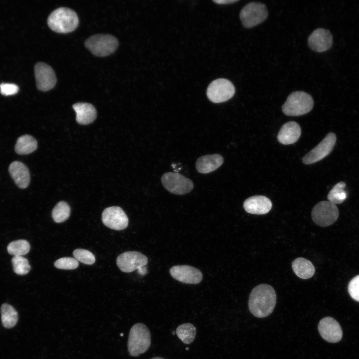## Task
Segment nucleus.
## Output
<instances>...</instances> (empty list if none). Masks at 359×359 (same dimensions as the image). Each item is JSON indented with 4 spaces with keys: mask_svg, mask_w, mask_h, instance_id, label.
<instances>
[{
    "mask_svg": "<svg viewBox=\"0 0 359 359\" xmlns=\"http://www.w3.org/2000/svg\"><path fill=\"white\" fill-rule=\"evenodd\" d=\"M276 295L272 287L261 284L254 287L250 293L248 307L250 312L257 318H264L271 314L276 305Z\"/></svg>",
    "mask_w": 359,
    "mask_h": 359,
    "instance_id": "1",
    "label": "nucleus"
},
{
    "mask_svg": "<svg viewBox=\"0 0 359 359\" xmlns=\"http://www.w3.org/2000/svg\"><path fill=\"white\" fill-rule=\"evenodd\" d=\"M47 23L53 31L66 33L74 31L77 28L79 19L74 10L62 7L56 9L50 14Z\"/></svg>",
    "mask_w": 359,
    "mask_h": 359,
    "instance_id": "2",
    "label": "nucleus"
},
{
    "mask_svg": "<svg viewBox=\"0 0 359 359\" xmlns=\"http://www.w3.org/2000/svg\"><path fill=\"white\" fill-rule=\"evenodd\" d=\"M151 334L143 323L134 324L131 328L128 340V350L133 357H138L148 350L151 345Z\"/></svg>",
    "mask_w": 359,
    "mask_h": 359,
    "instance_id": "3",
    "label": "nucleus"
},
{
    "mask_svg": "<svg viewBox=\"0 0 359 359\" xmlns=\"http://www.w3.org/2000/svg\"><path fill=\"white\" fill-rule=\"evenodd\" d=\"M313 106L314 101L310 94L303 91H296L289 95L282 110L286 115L297 116L309 113Z\"/></svg>",
    "mask_w": 359,
    "mask_h": 359,
    "instance_id": "4",
    "label": "nucleus"
},
{
    "mask_svg": "<svg viewBox=\"0 0 359 359\" xmlns=\"http://www.w3.org/2000/svg\"><path fill=\"white\" fill-rule=\"evenodd\" d=\"M118 41L113 35L98 34L92 35L85 42V45L94 55L104 57L113 53L118 46Z\"/></svg>",
    "mask_w": 359,
    "mask_h": 359,
    "instance_id": "5",
    "label": "nucleus"
},
{
    "mask_svg": "<svg viewBox=\"0 0 359 359\" xmlns=\"http://www.w3.org/2000/svg\"><path fill=\"white\" fill-rule=\"evenodd\" d=\"M268 10L262 3L251 2L245 5L241 10L239 17L242 25L246 28H251L264 21L267 17Z\"/></svg>",
    "mask_w": 359,
    "mask_h": 359,
    "instance_id": "6",
    "label": "nucleus"
},
{
    "mask_svg": "<svg viewBox=\"0 0 359 359\" xmlns=\"http://www.w3.org/2000/svg\"><path fill=\"white\" fill-rule=\"evenodd\" d=\"M339 214L337 205L329 201L318 202L313 208L311 213L314 222L322 227L332 225L338 218Z\"/></svg>",
    "mask_w": 359,
    "mask_h": 359,
    "instance_id": "7",
    "label": "nucleus"
},
{
    "mask_svg": "<svg viewBox=\"0 0 359 359\" xmlns=\"http://www.w3.org/2000/svg\"><path fill=\"white\" fill-rule=\"evenodd\" d=\"M235 92V87L229 80L219 78L210 83L206 94L210 101L219 103L229 100L233 96Z\"/></svg>",
    "mask_w": 359,
    "mask_h": 359,
    "instance_id": "8",
    "label": "nucleus"
},
{
    "mask_svg": "<svg viewBox=\"0 0 359 359\" xmlns=\"http://www.w3.org/2000/svg\"><path fill=\"white\" fill-rule=\"evenodd\" d=\"M161 182L167 190L178 195L186 194L193 187V182L189 179L177 173L164 174L161 178Z\"/></svg>",
    "mask_w": 359,
    "mask_h": 359,
    "instance_id": "9",
    "label": "nucleus"
},
{
    "mask_svg": "<svg viewBox=\"0 0 359 359\" xmlns=\"http://www.w3.org/2000/svg\"><path fill=\"white\" fill-rule=\"evenodd\" d=\"M337 137L334 133H329L325 138L303 158L305 164L309 165L321 161L329 155L335 145Z\"/></svg>",
    "mask_w": 359,
    "mask_h": 359,
    "instance_id": "10",
    "label": "nucleus"
},
{
    "mask_svg": "<svg viewBox=\"0 0 359 359\" xmlns=\"http://www.w3.org/2000/svg\"><path fill=\"white\" fill-rule=\"evenodd\" d=\"M148 261V258L145 255L138 251H130L119 255L116 263L122 271L130 273L145 266Z\"/></svg>",
    "mask_w": 359,
    "mask_h": 359,
    "instance_id": "11",
    "label": "nucleus"
},
{
    "mask_svg": "<svg viewBox=\"0 0 359 359\" xmlns=\"http://www.w3.org/2000/svg\"><path fill=\"white\" fill-rule=\"evenodd\" d=\"M102 221L105 226L116 230L125 229L129 222L127 215L119 206L105 208L102 214Z\"/></svg>",
    "mask_w": 359,
    "mask_h": 359,
    "instance_id": "12",
    "label": "nucleus"
},
{
    "mask_svg": "<svg viewBox=\"0 0 359 359\" xmlns=\"http://www.w3.org/2000/svg\"><path fill=\"white\" fill-rule=\"evenodd\" d=\"M35 77L37 88L42 91L52 89L56 84V77L53 69L47 64L38 62L34 66Z\"/></svg>",
    "mask_w": 359,
    "mask_h": 359,
    "instance_id": "13",
    "label": "nucleus"
},
{
    "mask_svg": "<svg viewBox=\"0 0 359 359\" xmlns=\"http://www.w3.org/2000/svg\"><path fill=\"white\" fill-rule=\"evenodd\" d=\"M170 273L176 280L185 284H198L202 279V274L200 271L189 265L173 266L170 269Z\"/></svg>",
    "mask_w": 359,
    "mask_h": 359,
    "instance_id": "14",
    "label": "nucleus"
},
{
    "mask_svg": "<svg viewBox=\"0 0 359 359\" xmlns=\"http://www.w3.org/2000/svg\"><path fill=\"white\" fill-rule=\"evenodd\" d=\"M318 328L322 338L328 342L337 343L342 338L343 332L340 325L332 317H327L321 319Z\"/></svg>",
    "mask_w": 359,
    "mask_h": 359,
    "instance_id": "15",
    "label": "nucleus"
},
{
    "mask_svg": "<svg viewBox=\"0 0 359 359\" xmlns=\"http://www.w3.org/2000/svg\"><path fill=\"white\" fill-rule=\"evenodd\" d=\"M333 41V36L329 30L324 28H317L309 36L308 44L313 51L322 52L331 48Z\"/></svg>",
    "mask_w": 359,
    "mask_h": 359,
    "instance_id": "16",
    "label": "nucleus"
},
{
    "mask_svg": "<svg viewBox=\"0 0 359 359\" xmlns=\"http://www.w3.org/2000/svg\"><path fill=\"white\" fill-rule=\"evenodd\" d=\"M243 207L249 213L264 214L271 210L272 202L265 196L255 195L247 198L243 203Z\"/></svg>",
    "mask_w": 359,
    "mask_h": 359,
    "instance_id": "17",
    "label": "nucleus"
},
{
    "mask_svg": "<svg viewBox=\"0 0 359 359\" xmlns=\"http://www.w3.org/2000/svg\"><path fill=\"white\" fill-rule=\"evenodd\" d=\"M10 175L15 184L20 188H25L30 182V173L27 167L19 161L12 162L8 168Z\"/></svg>",
    "mask_w": 359,
    "mask_h": 359,
    "instance_id": "18",
    "label": "nucleus"
},
{
    "mask_svg": "<svg viewBox=\"0 0 359 359\" xmlns=\"http://www.w3.org/2000/svg\"><path fill=\"white\" fill-rule=\"evenodd\" d=\"M301 134L299 125L296 122L290 121L282 126L278 133L277 139L283 145L292 144L297 141Z\"/></svg>",
    "mask_w": 359,
    "mask_h": 359,
    "instance_id": "19",
    "label": "nucleus"
},
{
    "mask_svg": "<svg viewBox=\"0 0 359 359\" xmlns=\"http://www.w3.org/2000/svg\"><path fill=\"white\" fill-rule=\"evenodd\" d=\"M223 163V158L219 154L202 156L195 163V168L198 172L202 174L211 173L218 168Z\"/></svg>",
    "mask_w": 359,
    "mask_h": 359,
    "instance_id": "20",
    "label": "nucleus"
},
{
    "mask_svg": "<svg viewBox=\"0 0 359 359\" xmlns=\"http://www.w3.org/2000/svg\"><path fill=\"white\" fill-rule=\"evenodd\" d=\"M73 109L76 113V120L78 123L87 125L93 122L96 118L95 108L87 103H77L73 105Z\"/></svg>",
    "mask_w": 359,
    "mask_h": 359,
    "instance_id": "21",
    "label": "nucleus"
},
{
    "mask_svg": "<svg viewBox=\"0 0 359 359\" xmlns=\"http://www.w3.org/2000/svg\"><path fill=\"white\" fill-rule=\"evenodd\" d=\"M292 267L295 274L300 278L307 279L312 277L315 272L313 264L304 258H298L292 262Z\"/></svg>",
    "mask_w": 359,
    "mask_h": 359,
    "instance_id": "22",
    "label": "nucleus"
},
{
    "mask_svg": "<svg viewBox=\"0 0 359 359\" xmlns=\"http://www.w3.org/2000/svg\"><path fill=\"white\" fill-rule=\"evenodd\" d=\"M37 147V141L32 136L24 135L18 138L14 150L17 154L27 155L34 152Z\"/></svg>",
    "mask_w": 359,
    "mask_h": 359,
    "instance_id": "23",
    "label": "nucleus"
},
{
    "mask_svg": "<svg viewBox=\"0 0 359 359\" xmlns=\"http://www.w3.org/2000/svg\"><path fill=\"white\" fill-rule=\"evenodd\" d=\"M1 321L2 326L6 329L14 327L18 319V313L11 305L3 303L0 307Z\"/></svg>",
    "mask_w": 359,
    "mask_h": 359,
    "instance_id": "24",
    "label": "nucleus"
},
{
    "mask_svg": "<svg viewBox=\"0 0 359 359\" xmlns=\"http://www.w3.org/2000/svg\"><path fill=\"white\" fill-rule=\"evenodd\" d=\"M176 332L178 338L183 343L189 344L194 340L196 329L190 323H184L179 326Z\"/></svg>",
    "mask_w": 359,
    "mask_h": 359,
    "instance_id": "25",
    "label": "nucleus"
},
{
    "mask_svg": "<svg viewBox=\"0 0 359 359\" xmlns=\"http://www.w3.org/2000/svg\"><path fill=\"white\" fill-rule=\"evenodd\" d=\"M346 186L344 181H340L335 184L328 194V201L334 204H341L347 197V193L344 189Z\"/></svg>",
    "mask_w": 359,
    "mask_h": 359,
    "instance_id": "26",
    "label": "nucleus"
},
{
    "mask_svg": "<svg viewBox=\"0 0 359 359\" xmlns=\"http://www.w3.org/2000/svg\"><path fill=\"white\" fill-rule=\"evenodd\" d=\"M70 211V207L67 202L59 201L52 210V218L56 223L64 222L69 218Z\"/></svg>",
    "mask_w": 359,
    "mask_h": 359,
    "instance_id": "27",
    "label": "nucleus"
},
{
    "mask_svg": "<svg viewBox=\"0 0 359 359\" xmlns=\"http://www.w3.org/2000/svg\"><path fill=\"white\" fill-rule=\"evenodd\" d=\"M29 250V243L23 239L13 241L7 247L8 253L14 256H22L28 253Z\"/></svg>",
    "mask_w": 359,
    "mask_h": 359,
    "instance_id": "28",
    "label": "nucleus"
},
{
    "mask_svg": "<svg viewBox=\"0 0 359 359\" xmlns=\"http://www.w3.org/2000/svg\"><path fill=\"white\" fill-rule=\"evenodd\" d=\"M14 272L17 275L27 274L31 268L28 260L23 256H13L11 259Z\"/></svg>",
    "mask_w": 359,
    "mask_h": 359,
    "instance_id": "29",
    "label": "nucleus"
},
{
    "mask_svg": "<svg viewBox=\"0 0 359 359\" xmlns=\"http://www.w3.org/2000/svg\"><path fill=\"white\" fill-rule=\"evenodd\" d=\"M73 255L78 261L85 264L91 265L95 262V256L87 250L76 249L73 251Z\"/></svg>",
    "mask_w": 359,
    "mask_h": 359,
    "instance_id": "30",
    "label": "nucleus"
},
{
    "mask_svg": "<svg viewBox=\"0 0 359 359\" xmlns=\"http://www.w3.org/2000/svg\"><path fill=\"white\" fill-rule=\"evenodd\" d=\"M55 267L58 269L64 270H72L78 267V261L74 258L63 257L57 259L54 263Z\"/></svg>",
    "mask_w": 359,
    "mask_h": 359,
    "instance_id": "31",
    "label": "nucleus"
},
{
    "mask_svg": "<svg viewBox=\"0 0 359 359\" xmlns=\"http://www.w3.org/2000/svg\"><path fill=\"white\" fill-rule=\"evenodd\" d=\"M348 292L354 300L359 302V275L355 276L349 282Z\"/></svg>",
    "mask_w": 359,
    "mask_h": 359,
    "instance_id": "32",
    "label": "nucleus"
},
{
    "mask_svg": "<svg viewBox=\"0 0 359 359\" xmlns=\"http://www.w3.org/2000/svg\"><path fill=\"white\" fill-rule=\"evenodd\" d=\"M18 91V86L12 83H1L0 85V92L5 96H9L15 94Z\"/></svg>",
    "mask_w": 359,
    "mask_h": 359,
    "instance_id": "33",
    "label": "nucleus"
},
{
    "mask_svg": "<svg viewBox=\"0 0 359 359\" xmlns=\"http://www.w3.org/2000/svg\"><path fill=\"white\" fill-rule=\"evenodd\" d=\"M238 0H213V2L217 3V4H228L231 3H233L238 1Z\"/></svg>",
    "mask_w": 359,
    "mask_h": 359,
    "instance_id": "34",
    "label": "nucleus"
},
{
    "mask_svg": "<svg viewBox=\"0 0 359 359\" xmlns=\"http://www.w3.org/2000/svg\"><path fill=\"white\" fill-rule=\"evenodd\" d=\"M138 272L140 275L143 276L148 272V271L147 268L145 266H143L138 270Z\"/></svg>",
    "mask_w": 359,
    "mask_h": 359,
    "instance_id": "35",
    "label": "nucleus"
},
{
    "mask_svg": "<svg viewBox=\"0 0 359 359\" xmlns=\"http://www.w3.org/2000/svg\"><path fill=\"white\" fill-rule=\"evenodd\" d=\"M151 359H163L161 357H154Z\"/></svg>",
    "mask_w": 359,
    "mask_h": 359,
    "instance_id": "36",
    "label": "nucleus"
},
{
    "mask_svg": "<svg viewBox=\"0 0 359 359\" xmlns=\"http://www.w3.org/2000/svg\"><path fill=\"white\" fill-rule=\"evenodd\" d=\"M186 350H188V348H186Z\"/></svg>",
    "mask_w": 359,
    "mask_h": 359,
    "instance_id": "37",
    "label": "nucleus"
}]
</instances>
